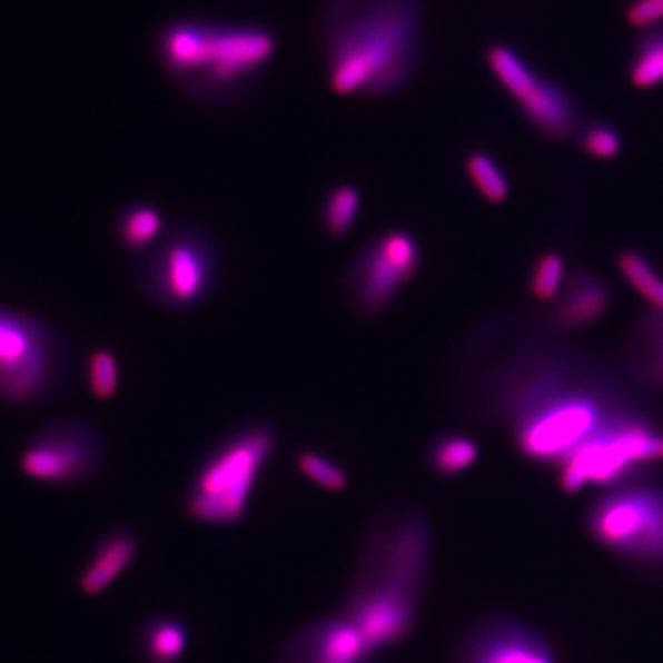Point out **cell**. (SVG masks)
I'll use <instances>...</instances> for the list:
<instances>
[{"instance_id": "14", "label": "cell", "mask_w": 663, "mask_h": 663, "mask_svg": "<svg viewBox=\"0 0 663 663\" xmlns=\"http://www.w3.org/2000/svg\"><path fill=\"white\" fill-rule=\"evenodd\" d=\"M461 663H555L542 637L513 621H494L474 632Z\"/></svg>"}, {"instance_id": "5", "label": "cell", "mask_w": 663, "mask_h": 663, "mask_svg": "<svg viewBox=\"0 0 663 663\" xmlns=\"http://www.w3.org/2000/svg\"><path fill=\"white\" fill-rule=\"evenodd\" d=\"M220 268V251L212 238L196 227H179L145 253L135 277L154 305L188 310L212 294Z\"/></svg>"}, {"instance_id": "12", "label": "cell", "mask_w": 663, "mask_h": 663, "mask_svg": "<svg viewBox=\"0 0 663 663\" xmlns=\"http://www.w3.org/2000/svg\"><path fill=\"white\" fill-rule=\"evenodd\" d=\"M487 63L499 86L542 135L566 139L577 129L578 109L572 95L538 75L516 50L507 44H493Z\"/></svg>"}, {"instance_id": "4", "label": "cell", "mask_w": 663, "mask_h": 663, "mask_svg": "<svg viewBox=\"0 0 663 663\" xmlns=\"http://www.w3.org/2000/svg\"><path fill=\"white\" fill-rule=\"evenodd\" d=\"M275 449L268 424H249L210 452L194 474L185 511L204 525H235L246 518L253 491Z\"/></svg>"}, {"instance_id": "30", "label": "cell", "mask_w": 663, "mask_h": 663, "mask_svg": "<svg viewBox=\"0 0 663 663\" xmlns=\"http://www.w3.org/2000/svg\"><path fill=\"white\" fill-rule=\"evenodd\" d=\"M660 459H663V437H662V444H660Z\"/></svg>"}, {"instance_id": "28", "label": "cell", "mask_w": 663, "mask_h": 663, "mask_svg": "<svg viewBox=\"0 0 663 663\" xmlns=\"http://www.w3.org/2000/svg\"><path fill=\"white\" fill-rule=\"evenodd\" d=\"M625 19L636 30H649V28L663 24V0H631L626 6Z\"/></svg>"}, {"instance_id": "13", "label": "cell", "mask_w": 663, "mask_h": 663, "mask_svg": "<svg viewBox=\"0 0 663 663\" xmlns=\"http://www.w3.org/2000/svg\"><path fill=\"white\" fill-rule=\"evenodd\" d=\"M369 659L364 640L342 614L305 626L280 654V663H364Z\"/></svg>"}, {"instance_id": "17", "label": "cell", "mask_w": 663, "mask_h": 663, "mask_svg": "<svg viewBox=\"0 0 663 663\" xmlns=\"http://www.w3.org/2000/svg\"><path fill=\"white\" fill-rule=\"evenodd\" d=\"M187 649V626L177 617L156 615L140 629L139 653L145 663H179Z\"/></svg>"}, {"instance_id": "2", "label": "cell", "mask_w": 663, "mask_h": 663, "mask_svg": "<svg viewBox=\"0 0 663 663\" xmlns=\"http://www.w3.org/2000/svg\"><path fill=\"white\" fill-rule=\"evenodd\" d=\"M337 28L330 86L339 95L387 92L404 83L417 58V0H369Z\"/></svg>"}, {"instance_id": "23", "label": "cell", "mask_w": 663, "mask_h": 663, "mask_svg": "<svg viewBox=\"0 0 663 663\" xmlns=\"http://www.w3.org/2000/svg\"><path fill=\"white\" fill-rule=\"evenodd\" d=\"M465 170L474 187L477 188V192L491 204L499 205L508 198L511 187H508L507 176L488 154L472 151L465 159Z\"/></svg>"}, {"instance_id": "1", "label": "cell", "mask_w": 663, "mask_h": 663, "mask_svg": "<svg viewBox=\"0 0 663 663\" xmlns=\"http://www.w3.org/2000/svg\"><path fill=\"white\" fill-rule=\"evenodd\" d=\"M428 518L393 505L367 530L342 615L364 640L369 656L413 632L429 564Z\"/></svg>"}, {"instance_id": "3", "label": "cell", "mask_w": 663, "mask_h": 663, "mask_svg": "<svg viewBox=\"0 0 663 663\" xmlns=\"http://www.w3.org/2000/svg\"><path fill=\"white\" fill-rule=\"evenodd\" d=\"M162 63L185 83L209 91L236 89L266 67L275 38L257 27L176 22L161 36Z\"/></svg>"}, {"instance_id": "15", "label": "cell", "mask_w": 663, "mask_h": 663, "mask_svg": "<svg viewBox=\"0 0 663 663\" xmlns=\"http://www.w3.org/2000/svg\"><path fill=\"white\" fill-rule=\"evenodd\" d=\"M140 552L137 533L128 527H115L103 533L92 547L78 573V586L86 595H100L111 588Z\"/></svg>"}, {"instance_id": "29", "label": "cell", "mask_w": 663, "mask_h": 663, "mask_svg": "<svg viewBox=\"0 0 663 663\" xmlns=\"http://www.w3.org/2000/svg\"><path fill=\"white\" fill-rule=\"evenodd\" d=\"M663 314V311H662ZM660 343H659V350H656V356H654V362H656V373L663 378V332L659 334Z\"/></svg>"}, {"instance_id": "26", "label": "cell", "mask_w": 663, "mask_h": 663, "mask_svg": "<svg viewBox=\"0 0 663 663\" xmlns=\"http://www.w3.org/2000/svg\"><path fill=\"white\" fill-rule=\"evenodd\" d=\"M566 278V263L555 251L542 253L531 274V291L538 300H553L561 294Z\"/></svg>"}, {"instance_id": "11", "label": "cell", "mask_w": 663, "mask_h": 663, "mask_svg": "<svg viewBox=\"0 0 663 663\" xmlns=\"http://www.w3.org/2000/svg\"><path fill=\"white\" fill-rule=\"evenodd\" d=\"M418 268L417 238L407 230H386L370 240L354 260L345 283L348 303L364 316L380 314L417 277Z\"/></svg>"}, {"instance_id": "22", "label": "cell", "mask_w": 663, "mask_h": 663, "mask_svg": "<svg viewBox=\"0 0 663 663\" xmlns=\"http://www.w3.org/2000/svg\"><path fill=\"white\" fill-rule=\"evenodd\" d=\"M617 268L626 283L653 305L659 311H663V277L653 268V264L637 251H623L617 257Z\"/></svg>"}, {"instance_id": "27", "label": "cell", "mask_w": 663, "mask_h": 663, "mask_svg": "<svg viewBox=\"0 0 663 663\" xmlns=\"http://www.w3.org/2000/svg\"><path fill=\"white\" fill-rule=\"evenodd\" d=\"M584 154L600 161H608L620 156L621 135L605 122H595L581 135Z\"/></svg>"}, {"instance_id": "20", "label": "cell", "mask_w": 663, "mask_h": 663, "mask_svg": "<svg viewBox=\"0 0 663 663\" xmlns=\"http://www.w3.org/2000/svg\"><path fill=\"white\" fill-rule=\"evenodd\" d=\"M479 457L477 443L466 435L446 434L429 446V468L443 477L457 476L468 471Z\"/></svg>"}, {"instance_id": "25", "label": "cell", "mask_w": 663, "mask_h": 663, "mask_svg": "<svg viewBox=\"0 0 663 663\" xmlns=\"http://www.w3.org/2000/svg\"><path fill=\"white\" fill-rule=\"evenodd\" d=\"M297 468L308 482L325 488V491L342 493L347 488V471L337 465L336 461L328 459L327 455L319 454V452H314V449L300 452L297 455Z\"/></svg>"}, {"instance_id": "21", "label": "cell", "mask_w": 663, "mask_h": 663, "mask_svg": "<svg viewBox=\"0 0 663 663\" xmlns=\"http://www.w3.org/2000/svg\"><path fill=\"white\" fill-rule=\"evenodd\" d=\"M362 194L354 185H337L325 196L321 207L323 229L332 238H343L358 220Z\"/></svg>"}, {"instance_id": "7", "label": "cell", "mask_w": 663, "mask_h": 663, "mask_svg": "<svg viewBox=\"0 0 663 663\" xmlns=\"http://www.w3.org/2000/svg\"><path fill=\"white\" fill-rule=\"evenodd\" d=\"M531 409L518 418L516 443L525 457L562 463L581 444L597 434L608 415L605 398L586 387H561L531 400Z\"/></svg>"}, {"instance_id": "24", "label": "cell", "mask_w": 663, "mask_h": 663, "mask_svg": "<svg viewBox=\"0 0 663 663\" xmlns=\"http://www.w3.org/2000/svg\"><path fill=\"white\" fill-rule=\"evenodd\" d=\"M87 387L97 400H111L120 387V364L117 354L106 347L92 348L87 356Z\"/></svg>"}, {"instance_id": "8", "label": "cell", "mask_w": 663, "mask_h": 663, "mask_svg": "<svg viewBox=\"0 0 663 663\" xmlns=\"http://www.w3.org/2000/svg\"><path fill=\"white\" fill-rule=\"evenodd\" d=\"M662 437L642 418L617 415L561 463V487L577 493L588 483L614 485L640 463L660 459Z\"/></svg>"}, {"instance_id": "19", "label": "cell", "mask_w": 663, "mask_h": 663, "mask_svg": "<svg viewBox=\"0 0 663 663\" xmlns=\"http://www.w3.org/2000/svg\"><path fill=\"white\" fill-rule=\"evenodd\" d=\"M629 81L640 91H649L663 83V24L649 28L637 39L629 67Z\"/></svg>"}, {"instance_id": "9", "label": "cell", "mask_w": 663, "mask_h": 663, "mask_svg": "<svg viewBox=\"0 0 663 663\" xmlns=\"http://www.w3.org/2000/svg\"><path fill=\"white\" fill-rule=\"evenodd\" d=\"M106 443L78 418H58L30 437L17 457L19 471L44 485H81L102 471Z\"/></svg>"}, {"instance_id": "10", "label": "cell", "mask_w": 663, "mask_h": 663, "mask_svg": "<svg viewBox=\"0 0 663 663\" xmlns=\"http://www.w3.org/2000/svg\"><path fill=\"white\" fill-rule=\"evenodd\" d=\"M595 541L636 561L663 562V491L617 488L590 508Z\"/></svg>"}, {"instance_id": "16", "label": "cell", "mask_w": 663, "mask_h": 663, "mask_svg": "<svg viewBox=\"0 0 663 663\" xmlns=\"http://www.w3.org/2000/svg\"><path fill=\"white\" fill-rule=\"evenodd\" d=\"M610 291L605 280L592 274H577L561 289L553 308V325L578 328L592 325L608 310Z\"/></svg>"}, {"instance_id": "18", "label": "cell", "mask_w": 663, "mask_h": 663, "mask_svg": "<svg viewBox=\"0 0 663 663\" xmlns=\"http://www.w3.org/2000/svg\"><path fill=\"white\" fill-rule=\"evenodd\" d=\"M165 236L161 210L150 204H133L118 215L117 240L126 251L146 253Z\"/></svg>"}, {"instance_id": "6", "label": "cell", "mask_w": 663, "mask_h": 663, "mask_svg": "<svg viewBox=\"0 0 663 663\" xmlns=\"http://www.w3.org/2000/svg\"><path fill=\"white\" fill-rule=\"evenodd\" d=\"M65 347L58 332L30 311L0 306V400L32 406L63 378Z\"/></svg>"}]
</instances>
